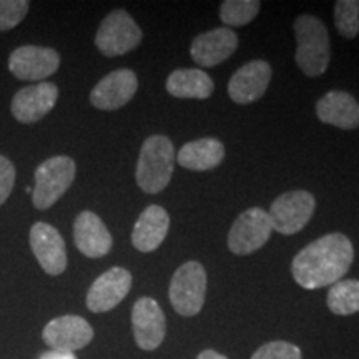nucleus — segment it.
Wrapping results in <instances>:
<instances>
[{
  "mask_svg": "<svg viewBox=\"0 0 359 359\" xmlns=\"http://www.w3.org/2000/svg\"><path fill=\"white\" fill-rule=\"evenodd\" d=\"M30 248L47 275L58 276L67 269L65 241L52 224L39 222L30 228Z\"/></svg>",
  "mask_w": 359,
  "mask_h": 359,
  "instance_id": "obj_12",
  "label": "nucleus"
},
{
  "mask_svg": "<svg viewBox=\"0 0 359 359\" xmlns=\"http://www.w3.org/2000/svg\"><path fill=\"white\" fill-rule=\"evenodd\" d=\"M251 359H302V349L288 341H271L257 349Z\"/></svg>",
  "mask_w": 359,
  "mask_h": 359,
  "instance_id": "obj_27",
  "label": "nucleus"
},
{
  "mask_svg": "<svg viewBox=\"0 0 359 359\" xmlns=\"http://www.w3.org/2000/svg\"><path fill=\"white\" fill-rule=\"evenodd\" d=\"M143 39L142 29L127 11L116 8L102 20L95 35V45L105 57H118L132 52Z\"/></svg>",
  "mask_w": 359,
  "mask_h": 359,
  "instance_id": "obj_6",
  "label": "nucleus"
},
{
  "mask_svg": "<svg viewBox=\"0 0 359 359\" xmlns=\"http://www.w3.org/2000/svg\"><path fill=\"white\" fill-rule=\"evenodd\" d=\"M58 88L55 83L40 82L20 88L12 98V115L20 123H35L55 107Z\"/></svg>",
  "mask_w": 359,
  "mask_h": 359,
  "instance_id": "obj_14",
  "label": "nucleus"
},
{
  "mask_svg": "<svg viewBox=\"0 0 359 359\" xmlns=\"http://www.w3.org/2000/svg\"><path fill=\"white\" fill-rule=\"evenodd\" d=\"M238 47V35L228 27L208 30L193 39L190 53L191 58L201 67H217L233 55Z\"/></svg>",
  "mask_w": 359,
  "mask_h": 359,
  "instance_id": "obj_17",
  "label": "nucleus"
},
{
  "mask_svg": "<svg viewBox=\"0 0 359 359\" xmlns=\"http://www.w3.org/2000/svg\"><path fill=\"white\" fill-rule=\"evenodd\" d=\"M173 168L175 148L172 140L165 135L148 137L142 145L135 172L140 190L150 195L163 191L172 180Z\"/></svg>",
  "mask_w": 359,
  "mask_h": 359,
  "instance_id": "obj_2",
  "label": "nucleus"
},
{
  "mask_svg": "<svg viewBox=\"0 0 359 359\" xmlns=\"http://www.w3.org/2000/svg\"><path fill=\"white\" fill-rule=\"evenodd\" d=\"M296 64L308 77H318L327 70L331 60L330 35L323 22L314 15H299L294 20Z\"/></svg>",
  "mask_w": 359,
  "mask_h": 359,
  "instance_id": "obj_3",
  "label": "nucleus"
},
{
  "mask_svg": "<svg viewBox=\"0 0 359 359\" xmlns=\"http://www.w3.org/2000/svg\"><path fill=\"white\" fill-rule=\"evenodd\" d=\"M206 294V271L198 262L182 264L173 273L168 296L175 311L182 316H195L201 311Z\"/></svg>",
  "mask_w": 359,
  "mask_h": 359,
  "instance_id": "obj_5",
  "label": "nucleus"
},
{
  "mask_svg": "<svg viewBox=\"0 0 359 359\" xmlns=\"http://www.w3.org/2000/svg\"><path fill=\"white\" fill-rule=\"evenodd\" d=\"M334 25L344 39H356L359 34V0H338L334 4Z\"/></svg>",
  "mask_w": 359,
  "mask_h": 359,
  "instance_id": "obj_25",
  "label": "nucleus"
},
{
  "mask_svg": "<svg viewBox=\"0 0 359 359\" xmlns=\"http://www.w3.org/2000/svg\"><path fill=\"white\" fill-rule=\"evenodd\" d=\"M15 185V167L7 156L0 155V206L11 196Z\"/></svg>",
  "mask_w": 359,
  "mask_h": 359,
  "instance_id": "obj_28",
  "label": "nucleus"
},
{
  "mask_svg": "<svg viewBox=\"0 0 359 359\" xmlns=\"http://www.w3.org/2000/svg\"><path fill=\"white\" fill-rule=\"evenodd\" d=\"M137 90L138 80L132 70H114L93 87L90 102L98 110H118L132 100Z\"/></svg>",
  "mask_w": 359,
  "mask_h": 359,
  "instance_id": "obj_15",
  "label": "nucleus"
},
{
  "mask_svg": "<svg viewBox=\"0 0 359 359\" xmlns=\"http://www.w3.org/2000/svg\"><path fill=\"white\" fill-rule=\"evenodd\" d=\"M75 161L70 156L58 155L45 160L35 170L32 201L37 210H47L57 203L75 180Z\"/></svg>",
  "mask_w": 359,
  "mask_h": 359,
  "instance_id": "obj_4",
  "label": "nucleus"
},
{
  "mask_svg": "<svg viewBox=\"0 0 359 359\" xmlns=\"http://www.w3.org/2000/svg\"><path fill=\"white\" fill-rule=\"evenodd\" d=\"M170 228V217L163 206L150 205L143 210L132 231V243L142 253H151L163 243Z\"/></svg>",
  "mask_w": 359,
  "mask_h": 359,
  "instance_id": "obj_19",
  "label": "nucleus"
},
{
  "mask_svg": "<svg viewBox=\"0 0 359 359\" xmlns=\"http://www.w3.org/2000/svg\"><path fill=\"white\" fill-rule=\"evenodd\" d=\"M271 80V67L264 60H251L240 67L228 83V93L233 102L248 105L259 100Z\"/></svg>",
  "mask_w": 359,
  "mask_h": 359,
  "instance_id": "obj_16",
  "label": "nucleus"
},
{
  "mask_svg": "<svg viewBox=\"0 0 359 359\" xmlns=\"http://www.w3.org/2000/svg\"><path fill=\"white\" fill-rule=\"evenodd\" d=\"M60 67V55L48 47L24 45L8 57V70L15 79L25 82H42Z\"/></svg>",
  "mask_w": 359,
  "mask_h": 359,
  "instance_id": "obj_9",
  "label": "nucleus"
},
{
  "mask_svg": "<svg viewBox=\"0 0 359 359\" xmlns=\"http://www.w3.org/2000/svg\"><path fill=\"white\" fill-rule=\"evenodd\" d=\"M42 339L55 351L74 353L90 344L93 339V327L82 316L65 314L47 323L42 331Z\"/></svg>",
  "mask_w": 359,
  "mask_h": 359,
  "instance_id": "obj_10",
  "label": "nucleus"
},
{
  "mask_svg": "<svg viewBox=\"0 0 359 359\" xmlns=\"http://www.w3.org/2000/svg\"><path fill=\"white\" fill-rule=\"evenodd\" d=\"M170 95L177 98H198L205 100L213 93V80L198 69H178L167 79Z\"/></svg>",
  "mask_w": 359,
  "mask_h": 359,
  "instance_id": "obj_22",
  "label": "nucleus"
},
{
  "mask_svg": "<svg viewBox=\"0 0 359 359\" xmlns=\"http://www.w3.org/2000/svg\"><path fill=\"white\" fill-rule=\"evenodd\" d=\"M39 359H77L74 353H65V351H55V349H50V351L43 353Z\"/></svg>",
  "mask_w": 359,
  "mask_h": 359,
  "instance_id": "obj_29",
  "label": "nucleus"
},
{
  "mask_svg": "<svg viewBox=\"0 0 359 359\" xmlns=\"http://www.w3.org/2000/svg\"><path fill=\"white\" fill-rule=\"evenodd\" d=\"M29 7L27 0H0V32L19 25L25 19Z\"/></svg>",
  "mask_w": 359,
  "mask_h": 359,
  "instance_id": "obj_26",
  "label": "nucleus"
},
{
  "mask_svg": "<svg viewBox=\"0 0 359 359\" xmlns=\"http://www.w3.org/2000/svg\"><path fill=\"white\" fill-rule=\"evenodd\" d=\"M354 248L343 233H330L299 251L291 263L294 281L304 290L333 286L351 268Z\"/></svg>",
  "mask_w": 359,
  "mask_h": 359,
  "instance_id": "obj_1",
  "label": "nucleus"
},
{
  "mask_svg": "<svg viewBox=\"0 0 359 359\" xmlns=\"http://www.w3.org/2000/svg\"><path fill=\"white\" fill-rule=\"evenodd\" d=\"M196 359H228V358L217 351H213V349H206V351H201Z\"/></svg>",
  "mask_w": 359,
  "mask_h": 359,
  "instance_id": "obj_30",
  "label": "nucleus"
},
{
  "mask_svg": "<svg viewBox=\"0 0 359 359\" xmlns=\"http://www.w3.org/2000/svg\"><path fill=\"white\" fill-rule=\"evenodd\" d=\"M224 158V147L217 138H200L180 148L177 161L180 167L191 172L217 168Z\"/></svg>",
  "mask_w": 359,
  "mask_h": 359,
  "instance_id": "obj_21",
  "label": "nucleus"
},
{
  "mask_svg": "<svg viewBox=\"0 0 359 359\" xmlns=\"http://www.w3.org/2000/svg\"><path fill=\"white\" fill-rule=\"evenodd\" d=\"M316 201L309 191L296 190L283 193L269 206V222L273 230L281 235H294L302 231L311 219Z\"/></svg>",
  "mask_w": 359,
  "mask_h": 359,
  "instance_id": "obj_7",
  "label": "nucleus"
},
{
  "mask_svg": "<svg viewBox=\"0 0 359 359\" xmlns=\"http://www.w3.org/2000/svg\"><path fill=\"white\" fill-rule=\"evenodd\" d=\"M74 240L80 253L87 258L105 257L114 243L109 228L93 212H82L75 218Z\"/></svg>",
  "mask_w": 359,
  "mask_h": 359,
  "instance_id": "obj_18",
  "label": "nucleus"
},
{
  "mask_svg": "<svg viewBox=\"0 0 359 359\" xmlns=\"http://www.w3.org/2000/svg\"><path fill=\"white\" fill-rule=\"evenodd\" d=\"M132 281V273L125 268L116 266L102 273L88 288L87 308L92 313L110 311L130 293Z\"/></svg>",
  "mask_w": 359,
  "mask_h": 359,
  "instance_id": "obj_13",
  "label": "nucleus"
},
{
  "mask_svg": "<svg viewBox=\"0 0 359 359\" xmlns=\"http://www.w3.org/2000/svg\"><path fill=\"white\" fill-rule=\"evenodd\" d=\"M316 115L323 123L341 130L359 127V103L353 95L341 90L327 92L316 103Z\"/></svg>",
  "mask_w": 359,
  "mask_h": 359,
  "instance_id": "obj_20",
  "label": "nucleus"
},
{
  "mask_svg": "<svg viewBox=\"0 0 359 359\" xmlns=\"http://www.w3.org/2000/svg\"><path fill=\"white\" fill-rule=\"evenodd\" d=\"M259 7L258 0H224L219 6V19L228 29L248 25L258 15Z\"/></svg>",
  "mask_w": 359,
  "mask_h": 359,
  "instance_id": "obj_24",
  "label": "nucleus"
},
{
  "mask_svg": "<svg viewBox=\"0 0 359 359\" xmlns=\"http://www.w3.org/2000/svg\"><path fill=\"white\" fill-rule=\"evenodd\" d=\"M327 308L338 316L359 311V280H339L327 291Z\"/></svg>",
  "mask_w": 359,
  "mask_h": 359,
  "instance_id": "obj_23",
  "label": "nucleus"
},
{
  "mask_svg": "<svg viewBox=\"0 0 359 359\" xmlns=\"http://www.w3.org/2000/svg\"><path fill=\"white\" fill-rule=\"evenodd\" d=\"M132 330L138 348L154 351L163 343L167 334V321L160 304L154 298H140L132 309Z\"/></svg>",
  "mask_w": 359,
  "mask_h": 359,
  "instance_id": "obj_11",
  "label": "nucleus"
},
{
  "mask_svg": "<svg viewBox=\"0 0 359 359\" xmlns=\"http://www.w3.org/2000/svg\"><path fill=\"white\" fill-rule=\"evenodd\" d=\"M271 231L273 226L268 212L255 206L235 219L230 233H228V248L231 253L246 257L264 246Z\"/></svg>",
  "mask_w": 359,
  "mask_h": 359,
  "instance_id": "obj_8",
  "label": "nucleus"
}]
</instances>
